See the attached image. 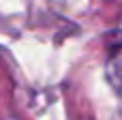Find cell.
Masks as SVG:
<instances>
[{
	"label": "cell",
	"instance_id": "6da1fadb",
	"mask_svg": "<svg viewBox=\"0 0 122 120\" xmlns=\"http://www.w3.org/2000/svg\"><path fill=\"white\" fill-rule=\"evenodd\" d=\"M107 79L122 92V47L116 49L107 62Z\"/></svg>",
	"mask_w": 122,
	"mask_h": 120
}]
</instances>
